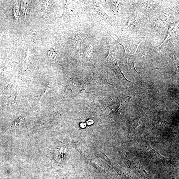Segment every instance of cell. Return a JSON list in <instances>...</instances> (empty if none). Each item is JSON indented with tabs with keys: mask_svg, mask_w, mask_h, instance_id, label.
<instances>
[{
	"mask_svg": "<svg viewBox=\"0 0 179 179\" xmlns=\"http://www.w3.org/2000/svg\"><path fill=\"white\" fill-rule=\"evenodd\" d=\"M87 123L88 125H91V124L94 123V121L92 119H89L87 121Z\"/></svg>",
	"mask_w": 179,
	"mask_h": 179,
	"instance_id": "cell-7",
	"label": "cell"
},
{
	"mask_svg": "<svg viewBox=\"0 0 179 179\" xmlns=\"http://www.w3.org/2000/svg\"><path fill=\"white\" fill-rule=\"evenodd\" d=\"M86 126V124L85 123H81L80 124V126L81 128H84Z\"/></svg>",
	"mask_w": 179,
	"mask_h": 179,
	"instance_id": "cell-8",
	"label": "cell"
},
{
	"mask_svg": "<svg viewBox=\"0 0 179 179\" xmlns=\"http://www.w3.org/2000/svg\"><path fill=\"white\" fill-rule=\"evenodd\" d=\"M29 60V53L27 52V56L23 61V64L24 65V68L25 69H26L28 67V62Z\"/></svg>",
	"mask_w": 179,
	"mask_h": 179,
	"instance_id": "cell-5",
	"label": "cell"
},
{
	"mask_svg": "<svg viewBox=\"0 0 179 179\" xmlns=\"http://www.w3.org/2000/svg\"><path fill=\"white\" fill-rule=\"evenodd\" d=\"M53 86V84L52 83H49L48 84L47 87L46 88V90L45 92L42 95V96L41 97V98L40 99V101L41 100V99L46 94V93L48 92L50 89H51V88Z\"/></svg>",
	"mask_w": 179,
	"mask_h": 179,
	"instance_id": "cell-6",
	"label": "cell"
},
{
	"mask_svg": "<svg viewBox=\"0 0 179 179\" xmlns=\"http://www.w3.org/2000/svg\"><path fill=\"white\" fill-rule=\"evenodd\" d=\"M93 4L94 9L99 16L108 20H110L109 17L104 12L99 2L96 1L93 2Z\"/></svg>",
	"mask_w": 179,
	"mask_h": 179,
	"instance_id": "cell-2",
	"label": "cell"
},
{
	"mask_svg": "<svg viewBox=\"0 0 179 179\" xmlns=\"http://www.w3.org/2000/svg\"><path fill=\"white\" fill-rule=\"evenodd\" d=\"M104 63L105 65L111 68L120 79L123 80L125 81L126 80L128 81L124 77L122 70L120 69L119 67L114 53L111 52V50L108 56L104 60Z\"/></svg>",
	"mask_w": 179,
	"mask_h": 179,
	"instance_id": "cell-1",
	"label": "cell"
},
{
	"mask_svg": "<svg viewBox=\"0 0 179 179\" xmlns=\"http://www.w3.org/2000/svg\"><path fill=\"white\" fill-rule=\"evenodd\" d=\"M94 50V47L92 44H91L86 50L85 56L89 58H90L92 56Z\"/></svg>",
	"mask_w": 179,
	"mask_h": 179,
	"instance_id": "cell-4",
	"label": "cell"
},
{
	"mask_svg": "<svg viewBox=\"0 0 179 179\" xmlns=\"http://www.w3.org/2000/svg\"><path fill=\"white\" fill-rule=\"evenodd\" d=\"M11 83H9L7 84L6 85L5 88L7 89H8L9 88H10V87H11Z\"/></svg>",
	"mask_w": 179,
	"mask_h": 179,
	"instance_id": "cell-9",
	"label": "cell"
},
{
	"mask_svg": "<svg viewBox=\"0 0 179 179\" xmlns=\"http://www.w3.org/2000/svg\"><path fill=\"white\" fill-rule=\"evenodd\" d=\"M48 56L49 59L52 62L56 63L59 58V56L53 48H50L48 53Z\"/></svg>",
	"mask_w": 179,
	"mask_h": 179,
	"instance_id": "cell-3",
	"label": "cell"
}]
</instances>
